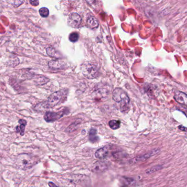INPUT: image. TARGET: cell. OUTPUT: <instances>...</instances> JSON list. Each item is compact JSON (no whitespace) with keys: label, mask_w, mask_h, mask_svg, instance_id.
Segmentation results:
<instances>
[{"label":"cell","mask_w":187,"mask_h":187,"mask_svg":"<svg viewBox=\"0 0 187 187\" xmlns=\"http://www.w3.org/2000/svg\"><path fill=\"white\" fill-rule=\"evenodd\" d=\"M65 95L66 92L63 90L54 92L48 97L47 100L37 104L35 109L43 110V109H47L56 106L62 102Z\"/></svg>","instance_id":"1"},{"label":"cell","mask_w":187,"mask_h":187,"mask_svg":"<svg viewBox=\"0 0 187 187\" xmlns=\"http://www.w3.org/2000/svg\"><path fill=\"white\" fill-rule=\"evenodd\" d=\"M39 159L35 156L28 154H21L17 157L15 165L19 169H28L35 165L39 162Z\"/></svg>","instance_id":"2"},{"label":"cell","mask_w":187,"mask_h":187,"mask_svg":"<svg viewBox=\"0 0 187 187\" xmlns=\"http://www.w3.org/2000/svg\"><path fill=\"white\" fill-rule=\"evenodd\" d=\"M113 99L115 102L120 104L121 110L125 113L129 109L130 100L127 93L122 89L115 88L113 92Z\"/></svg>","instance_id":"3"},{"label":"cell","mask_w":187,"mask_h":187,"mask_svg":"<svg viewBox=\"0 0 187 187\" xmlns=\"http://www.w3.org/2000/svg\"><path fill=\"white\" fill-rule=\"evenodd\" d=\"M81 68L82 74L88 79H93L98 76V68L95 64L86 62L82 64Z\"/></svg>","instance_id":"4"},{"label":"cell","mask_w":187,"mask_h":187,"mask_svg":"<svg viewBox=\"0 0 187 187\" xmlns=\"http://www.w3.org/2000/svg\"><path fill=\"white\" fill-rule=\"evenodd\" d=\"M108 166L104 161H97L93 162L90 166V169L94 173H102L108 169Z\"/></svg>","instance_id":"5"},{"label":"cell","mask_w":187,"mask_h":187,"mask_svg":"<svg viewBox=\"0 0 187 187\" xmlns=\"http://www.w3.org/2000/svg\"><path fill=\"white\" fill-rule=\"evenodd\" d=\"M160 152V150L159 148L154 149L152 150V151L149 152L148 153H146L144 155L138 156L137 157L132 159L131 160V162L133 163V164H135V163H137V162L145 161L146 160L149 159L150 158H151L152 156L158 154Z\"/></svg>","instance_id":"6"},{"label":"cell","mask_w":187,"mask_h":187,"mask_svg":"<svg viewBox=\"0 0 187 187\" xmlns=\"http://www.w3.org/2000/svg\"><path fill=\"white\" fill-rule=\"evenodd\" d=\"M81 16L76 13H71L67 19V24L71 28H77L80 25Z\"/></svg>","instance_id":"7"},{"label":"cell","mask_w":187,"mask_h":187,"mask_svg":"<svg viewBox=\"0 0 187 187\" xmlns=\"http://www.w3.org/2000/svg\"><path fill=\"white\" fill-rule=\"evenodd\" d=\"M64 114V113L62 111L59 112H52V111H47L45 115L44 119L47 122H51L56 121L59 120Z\"/></svg>","instance_id":"8"},{"label":"cell","mask_w":187,"mask_h":187,"mask_svg":"<svg viewBox=\"0 0 187 187\" xmlns=\"http://www.w3.org/2000/svg\"><path fill=\"white\" fill-rule=\"evenodd\" d=\"M109 91L104 87H96L95 91L93 93L94 97L97 100H104L107 98Z\"/></svg>","instance_id":"9"},{"label":"cell","mask_w":187,"mask_h":187,"mask_svg":"<svg viewBox=\"0 0 187 187\" xmlns=\"http://www.w3.org/2000/svg\"><path fill=\"white\" fill-rule=\"evenodd\" d=\"M76 177H75V180L76 183L81 184V185H84V186L88 187L90 184V180L89 177L86 175H78L75 176Z\"/></svg>","instance_id":"10"},{"label":"cell","mask_w":187,"mask_h":187,"mask_svg":"<svg viewBox=\"0 0 187 187\" xmlns=\"http://www.w3.org/2000/svg\"><path fill=\"white\" fill-rule=\"evenodd\" d=\"M174 98L176 100L177 102L180 103V104H183L185 106L187 104V95L183 92H176L174 95Z\"/></svg>","instance_id":"11"},{"label":"cell","mask_w":187,"mask_h":187,"mask_svg":"<svg viewBox=\"0 0 187 187\" xmlns=\"http://www.w3.org/2000/svg\"><path fill=\"white\" fill-rule=\"evenodd\" d=\"M64 65L63 61L60 60L59 59L51 60L48 63V67L52 69H62Z\"/></svg>","instance_id":"12"},{"label":"cell","mask_w":187,"mask_h":187,"mask_svg":"<svg viewBox=\"0 0 187 187\" xmlns=\"http://www.w3.org/2000/svg\"><path fill=\"white\" fill-rule=\"evenodd\" d=\"M108 148L107 147H102L95 152V158L99 159H105L108 155Z\"/></svg>","instance_id":"13"},{"label":"cell","mask_w":187,"mask_h":187,"mask_svg":"<svg viewBox=\"0 0 187 187\" xmlns=\"http://www.w3.org/2000/svg\"><path fill=\"white\" fill-rule=\"evenodd\" d=\"M46 52L48 54V56H49L51 58H54L56 59H59L61 58L60 53L58 51H56V48L53 47H48L46 49Z\"/></svg>","instance_id":"14"},{"label":"cell","mask_w":187,"mask_h":187,"mask_svg":"<svg viewBox=\"0 0 187 187\" xmlns=\"http://www.w3.org/2000/svg\"><path fill=\"white\" fill-rule=\"evenodd\" d=\"M33 80L34 82L35 83L36 85H45L50 81V80L48 78L41 75H36Z\"/></svg>","instance_id":"15"},{"label":"cell","mask_w":187,"mask_h":187,"mask_svg":"<svg viewBox=\"0 0 187 187\" xmlns=\"http://www.w3.org/2000/svg\"><path fill=\"white\" fill-rule=\"evenodd\" d=\"M87 24L91 29L97 28L99 25L98 20L94 17H90L87 19Z\"/></svg>","instance_id":"16"},{"label":"cell","mask_w":187,"mask_h":187,"mask_svg":"<svg viewBox=\"0 0 187 187\" xmlns=\"http://www.w3.org/2000/svg\"><path fill=\"white\" fill-rule=\"evenodd\" d=\"M19 123L20 124V126H17L16 128V130H17V132L18 133H20L21 135H23L24 133V131H25V126L26 125V121L25 120H23V119H21V120H19Z\"/></svg>","instance_id":"17"},{"label":"cell","mask_w":187,"mask_h":187,"mask_svg":"<svg viewBox=\"0 0 187 187\" xmlns=\"http://www.w3.org/2000/svg\"><path fill=\"white\" fill-rule=\"evenodd\" d=\"M97 130L94 128L91 129L89 133V141L92 142H96L99 140V137L97 136Z\"/></svg>","instance_id":"18"},{"label":"cell","mask_w":187,"mask_h":187,"mask_svg":"<svg viewBox=\"0 0 187 187\" xmlns=\"http://www.w3.org/2000/svg\"><path fill=\"white\" fill-rule=\"evenodd\" d=\"M80 123H81V121L77 120L76 121H75L67 127L66 129V131L67 132H72L73 131H75L78 128Z\"/></svg>","instance_id":"19"},{"label":"cell","mask_w":187,"mask_h":187,"mask_svg":"<svg viewBox=\"0 0 187 187\" xmlns=\"http://www.w3.org/2000/svg\"><path fill=\"white\" fill-rule=\"evenodd\" d=\"M120 124H121V122L119 120H110L109 122L110 127L113 130H117L120 127Z\"/></svg>","instance_id":"20"},{"label":"cell","mask_w":187,"mask_h":187,"mask_svg":"<svg viewBox=\"0 0 187 187\" xmlns=\"http://www.w3.org/2000/svg\"><path fill=\"white\" fill-rule=\"evenodd\" d=\"M162 168V166L160 165H155V166H153L151 168L149 169H147L145 171V173L146 174H152L153 173H154L156 171H158L159 170L161 169Z\"/></svg>","instance_id":"21"},{"label":"cell","mask_w":187,"mask_h":187,"mask_svg":"<svg viewBox=\"0 0 187 187\" xmlns=\"http://www.w3.org/2000/svg\"><path fill=\"white\" fill-rule=\"evenodd\" d=\"M39 13L40 14V15L43 17V18H46L47 17L49 14H50V11L49 10L46 8V7H42L39 10Z\"/></svg>","instance_id":"22"},{"label":"cell","mask_w":187,"mask_h":187,"mask_svg":"<svg viewBox=\"0 0 187 187\" xmlns=\"http://www.w3.org/2000/svg\"><path fill=\"white\" fill-rule=\"evenodd\" d=\"M78 39H79L78 34L77 32H72L69 36V40L71 42H73V43H75V42L78 41Z\"/></svg>","instance_id":"23"},{"label":"cell","mask_w":187,"mask_h":187,"mask_svg":"<svg viewBox=\"0 0 187 187\" xmlns=\"http://www.w3.org/2000/svg\"><path fill=\"white\" fill-rule=\"evenodd\" d=\"M24 3V1H14V3H13V6L14 7H18L19 6H20L21 5V4H23Z\"/></svg>","instance_id":"24"},{"label":"cell","mask_w":187,"mask_h":187,"mask_svg":"<svg viewBox=\"0 0 187 187\" xmlns=\"http://www.w3.org/2000/svg\"><path fill=\"white\" fill-rule=\"evenodd\" d=\"M30 4L34 6H37L39 4V1H30Z\"/></svg>","instance_id":"25"},{"label":"cell","mask_w":187,"mask_h":187,"mask_svg":"<svg viewBox=\"0 0 187 187\" xmlns=\"http://www.w3.org/2000/svg\"><path fill=\"white\" fill-rule=\"evenodd\" d=\"M48 185L50 186V187H58L56 186V185H55L54 184L52 183V182H49Z\"/></svg>","instance_id":"26"},{"label":"cell","mask_w":187,"mask_h":187,"mask_svg":"<svg viewBox=\"0 0 187 187\" xmlns=\"http://www.w3.org/2000/svg\"><path fill=\"white\" fill-rule=\"evenodd\" d=\"M179 128L180 129V130H182V131H187V130H186V127H184V126H179Z\"/></svg>","instance_id":"27"}]
</instances>
